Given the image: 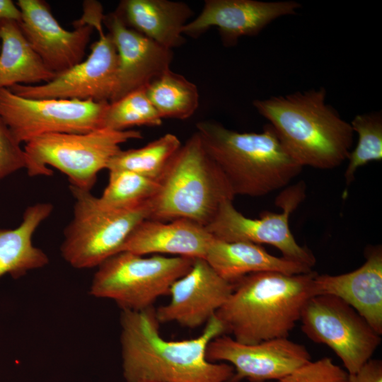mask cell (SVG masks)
Listing matches in <instances>:
<instances>
[{"label": "cell", "instance_id": "1", "mask_svg": "<svg viewBox=\"0 0 382 382\" xmlns=\"http://www.w3.org/2000/svg\"><path fill=\"white\" fill-rule=\"evenodd\" d=\"M120 344L123 375L127 382H229L232 366L209 361V342L224 333L214 315L200 335L183 340L161 337L153 307L122 311Z\"/></svg>", "mask_w": 382, "mask_h": 382}, {"label": "cell", "instance_id": "2", "mask_svg": "<svg viewBox=\"0 0 382 382\" xmlns=\"http://www.w3.org/2000/svg\"><path fill=\"white\" fill-rule=\"evenodd\" d=\"M325 98L321 87L255 100L253 105L299 165L328 170L347 159L354 132Z\"/></svg>", "mask_w": 382, "mask_h": 382}, {"label": "cell", "instance_id": "3", "mask_svg": "<svg viewBox=\"0 0 382 382\" xmlns=\"http://www.w3.org/2000/svg\"><path fill=\"white\" fill-rule=\"evenodd\" d=\"M316 274L260 272L245 275L233 284L232 292L215 316L224 332L240 343L287 337L313 296Z\"/></svg>", "mask_w": 382, "mask_h": 382}, {"label": "cell", "instance_id": "4", "mask_svg": "<svg viewBox=\"0 0 382 382\" xmlns=\"http://www.w3.org/2000/svg\"><path fill=\"white\" fill-rule=\"evenodd\" d=\"M203 146L234 196L262 197L287 185L302 170L274 129L238 132L214 121L197 123Z\"/></svg>", "mask_w": 382, "mask_h": 382}, {"label": "cell", "instance_id": "5", "mask_svg": "<svg viewBox=\"0 0 382 382\" xmlns=\"http://www.w3.org/2000/svg\"><path fill=\"white\" fill-rule=\"evenodd\" d=\"M158 182L149 200L151 220L184 219L206 227L221 203L235 197L197 132L173 155Z\"/></svg>", "mask_w": 382, "mask_h": 382}, {"label": "cell", "instance_id": "6", "mask_svg": "<svg viewBox=\"0 0 382 382\" xmlns=\"http://www.w3.org/2000/svg\"><path fill=\"white\" fill-rule=\"evenodd\" d=\"M134 129L115 131L99 128L86 133H51L25 143L28 175H52L54 167L65 174L70 185L91 190L98 173L107 169L110 160L120 150V144L141 139Z\"/></svg>", "mask_w": 382, "mask_h": 382}, {"label": "cell", "instance_id": "7", "mask_svg": "<svg viewBox=\"0 0 382 382\" xmlns=\"http://www.w3.org/2000/svg\"><path fill=\"white\" fill-rule=\"evenodd\" d=\"M69 189L75 200L74 215L64 231L60 251L74 268L98 267L121 252L132 231L149 218V201L132 208L112 209L90 190L71 185Z\"/></svg>", "mask_w": 382, "mask_h": 382}, {"label": "cell", "instance_id": "8", "mask_svg": "<svg viewBox=\"0 0 382 382\" xmlns=\"http://www.w3.org/2000/svg\"><path fill=\"white\" fill-rule=\"evenodd\" d=\"M193 261L185 257H146L120 252L97 267L90 294L114 301L122 311L145 310L158 298L169 294L173 283L190 270Z\"/></svg>", "mask_w": 382, "mask_h": 382}, {"label": "cell", "instance_id": "9", "mask_svg": "<svg viewBox=\"0 0 382 382\" xmlns=\"http://www.w3.org/2000/svg\"><path fill=\"white\" fill-rule=\"evenodd\" d=\"M109 102L32 99L0 89V116L16 140L27 143L51 133H86L102 128Z\"/></svg>", "mask_w": 382, "mask_h": 382}, {"label": "cell", "instance_id": "10", "mask_svg": "<svg viewBox=\"0 0 382 382\" xmlns=\"http://www.w3.org/2000/svg\"><path fill=\"white\" fill-rule=\"evenodd\" d=\"M300 320L303 333L329 347L349 374H356L371 359L381 343V335L353 308L332 296H311Z\"/></svg>", "mask_w": 382, "mask_h": 382}, {"label": "cell", "instance_id": "11", "mask_svg": "<svg viewBox=\"0 0 382 382\" xmlns=\"http://www.w3.org/2000/svg\"><path fill=\"white\" fill-rule=\"evenodd\" d=\"M305 185L301 183L285 189L276 199L282 212L265 211L257 219L245 216L235 208L233 200H226L205 228L222 241L271 245L284 258L312 268L316 263L314 255L296 242L289 228L290 216L305 198Z\"/></svg>", "mask_w": 382, "mask_h": 382}, {"label": "cell", "instance_id": "12", "mask_svg": "<svg viewBox=\"0 0 382 382\" xmlns=\"http://www.w3.org/2000/svg\"><path fill=\"white\" fill-rule=\"evenodd\" d=\"M103 20L89 25L99 34L92 44L88 57L69 69L57 74L48 83L38 85H14L8 89L16 95L32 99H76L110 102L117 79L118 55L115 45Z\"/></svg>", "mask_w": 382, "mask_h": 382}, {"label": "cell", "instance_id": "13", "mask_svg": "<svg viewBox=\"0 0 382 382\" xmlns=\"http://www.w3.org/2000/svg\"><path fill=\"white\" fill-rule=\"evenodd\" d=\"M207 360L227 361L234 369L229 382L248 379L251 382L279 380L311 361L302 345L287 337L246 345L227 335L213 339L207 346Z\"/></svg>", "mask_w": 382, "mask_h": 382}, {"label": "cell", "instance_id": "14", "mask_svg": "<svg viewBox=\"0 0 382 382\" xmlns=\"http://www.w3.org/2000/svg\"><path fill=\"white\" fill-rule=\"evenodd\" d=\"M21 29L45 66L56 75L83 59L86 46L94 30L76 25L74 30L64 29L42 0H18Z\"/></svg>", "mask_w": 382, "mask_h": 382}, {"label": "cell", "instance_id": "15", "mask_svg": "<svg viewBox=\"0 0 382 382\" xmlns=\"http://www.w3.org/2000/svg\"><path fill=\"white\" fill-rule=\"evenodd\" d=\"M233 286L204 259H194L190 270L171 285L169 303L155 311L157 320L175 322L189 328L201 326L226 301Z\"/></svg>", "mask_w": 382, "mask_h": 382}, {"label": "cell", "instance_id": "16", "mask_svg": "<svg viewBox=\"0 0 382 382\" xmlns=\"http://www.w3.org/2000/svg\"><path fill=\"white\" fill-rule=\"evenodd\" d=\"M301 4L294 1L207 0L199 15L183 28V34L197 37L216 27L226 47L236 45L243 36L259 34L275 19L295 15Z\"/></svg>", "mask_w": 382, "mask_h": 382}, {"label": "cell", "instance_id": "17", "mask_svg": "<svg viewBox=\"0 0 382 382\" xmlns=\"http://www.w3.org/2000/svg\"><path fill=\"white\" fill-rule=\"evenodd\" d=\"M118 55L117 84L110 103L141 88L170 69L172 50L128 28L115 11L104 15Z\"/></svg>", "mask_w": 382, "mask_h": 382}, {"label": "cell", "instance_id": "18", "mask_svg": "<svg viewBox=\"0 0 382 382\" xmlns=\"http://www.w3.org/2000/svg\"><path fill=\"white\" fill-rule=\"evenodd\" d=\"M313 296L337 297L353 308L378 334H382V249L371 247L365 262L348 273L316 274Z\"/></svg>", "mask_w": 382, "mask_h": 382}, {"label": "cell", "instance_id": "19", "mask_svg": "<svg viewBox=\"0 0 382 382\" xmlns=\"http://www.w3.org/2000/svg\"><path fill=\"white\" fill-rule=\"evenodd\" d=\"M213 238L204 226L190 220L179 219L165 223L145 219L128 237L121 252L204 259Z\"/></svg>", "mask_w": 382, "mask_h": 382}, {"label": "cell", "instance_id": "20", "mask_svg": "<svg viewBox=\"0 0 382 382\" xmlns=\"http://www.w3.org/2000/svg\"><path fill=\"white\" fill-rule=\"evenodd\" d=\"M115 12L128 28L170 50L185 42L183 28L193 14L185 3L168 0H124Z\"/></svg>", "mask_w": 382, "mask_h": 382}, {"label": "cell", "instance_id": "21", "mask_svg": "<svg viewBox=\"0 0 382 382\" xmlns=\"http://www.w3.org/2000/svg\"><path fill=\"white\" fill-rule=\"evenodd\" d=\"M204 260L221 277L232 284L245 275L260 272L298 274L312 271L301 263L272 255L260 245L214 237Z\"/></svg>", "mask_w": 382, "mask_h": 382}, {"label": "cell", "instance_id": "22", "mask_svg": "<svg viewBox=\"0 0 382 382\" xmlns=\"http://www.w3.org/2000/svg\"><path fill=\"white\" fill-rule=\"evenodd\" d=\"M53 209L49 202L36 203L25 209L18 226L0 228V277L9 274L18 278L49 263L46 253L33 245V236Z\"/></svg>", "mask_w": 382, "mask_h": 382}, {"label": "cell", "instance_id": "23", "mask_svg": "<svg viewBox=\"0 0 382 382\" xmlns=\"http://www.w3.org/2000/svg\"><path fill=\"white\" fill-rule=\"evenodd\" d=\"M0 40V89L14 85L43 84L57 76L33 49L19 23L1 21Z\"/></svg>", "mask_w": 382, "mask_h": 382}, {"label": "cell", "instance_id": "24", "mask_svg": "<svg viewBox=\"0 0 382 382\" xmlns=\"http://www.w3.org/2000/svg\"><path fill=\"white\" fill-rule=\"evenodd\" d=\"M145 92L162 119H187L199 105L197 86L170 69L153 80L145 88Z\"/></svg>", "mask_w": 382, "mask_h": 382}, {"label": "cell", "instance_id": "25", "mask_svg": "<svg viewBox=\"0 0 382 382\" xmlns=\"http://www.w3.org/2000/svg\"><path fill=\"white\" fill-rule=\"evenodd\" d=\"M181 145L175 134L167 133L143 147L120 150L110 160L107 169L127 170L158 181Z\"/></svg>", "mask_w": 382, "mask_h": 382}, {"label": "cell", "instance_id": "26", "mask_svg": "<svg viewBox=\"0 0 382 382\" xmlns=\"http://www.w3.org/2000/svg\"><path fill=\"white\" fill-rule=\"evenodd\" d=\"M109 180L100 203L112 209H129L149 201L156 193L158 182L137 173L110 169Z\"/></svg>", "mask_w": 382, "mask_h": 382}, {"label": "cell", "instance_id": "27", "mask_svg": "<svg viewBox=\"0 0 382 382\" xmlns=\"http://www.w3.org/2000/svg\"><path fill=\"white\" fill-rule=\"evenodd\" d=\"M161 123L162 118L148 98L145 88H141L109 103L102 128L125 131L135 126L156 127Z\"/></svg>", "mask_w": 382, "mask_h": 382}, {"label": "cell", "instance_id": "28", "mask_svg": "<svg viewBox=\"0 0 382 382\" xmlns=\"http://www.w3.org/2000/svg\"><path fill=\"white\" fill-rule=\"evenodd\" d=\"M349 123L354 133L358 134V141L347 158L348 165L345 172L347 185L352 182L359 168L382 159L381 111L357 115Z\"/></svg>", "mask_w": 382, "mask_h": 382}, {"label": "cell", "instance_id": "29", "mask_svg": "<svg viewBox=\"0 0 382 382\" xmlns=\"http://www.w3.org/2000/svg\"><path fill=\"white\" fill-rule=\"evenodd\" d=\"M349 374L329 357L303 364L277 382H349Z\"/></svg>", "mask_w": 382, "mask_h": 382}, {"label": "cell", "instance_id": "30", "mask_svg": "<svg viewBox=\"0 0 382 382\" xmlns=\"http://www.w3.org/2000/svg\"><path fill=\"white\" fill-rule=\"evenodd\" d=\"M25 167L24 149L0 116V180Z\"/></svg>", "mask_w": 382, "mask_h": 382}, {"label": "cell", "instance_id": "31", "mask_svg": "<svg viewBox=\"0 0 382 382\" xmlns=\"http://www.w3.org/2000/svg\"><path fill=\"white\" fill-rule=\"evenodd\" d=\"M349 382H382V362L369 359L354 374H349Z\"/></svg>", "mask_w": 382, "mask_h": 382}, {"label": "cell", "instance_id": "32", "mask_svg": "<svg viewBox=\"0 0 382 382\" xmlns=\"http://www.w3.org/2000/svg\"><path fill=\"white\" fill-rule=\"evenodd\" d=\"M12 21L20 23L21 12L16 4L11 0H0V21Z\"/></svg>", "mask_w": 382, "mask_h": 382}]
</instances>
